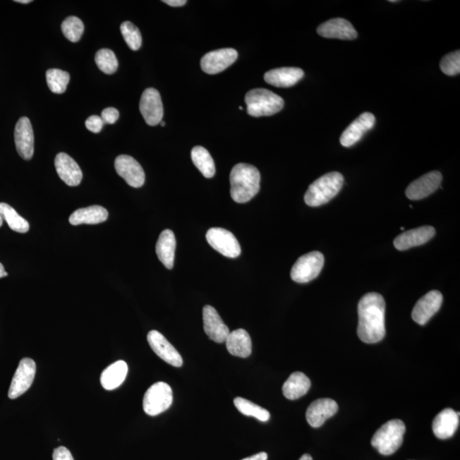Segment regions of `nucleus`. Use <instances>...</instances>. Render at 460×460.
Wrapping results in <instances>:
<instances>
[{
	"mask_svg": "<svg viewBox=\"0 0 460 460\" xmlns=\"http://www.w3.org/2000/svg\"><path fill=\"white\" fill-rule=\"evenodd\" d=\"M267 459H268V454L265 453V452H262V453L250 456V457L246 458L242 460H267Z\"/></svg>",
	"mask_w": 460,
	"mask_h": 460,
	"instance_id": "obj_42",
	"label": "nucleus"
},
{
	"mask_svg": "<svg viewBox=\"0 0 460 460\" xmlns=\"http://www.w3.org/2000/svg\"><path fill=\"white\" fill-rule=\"evenodd\" d=\"M203 322L205 334L216 343H224L229 334V329L225 325L217 311L210 305L203 308Z\"/></svg>",
	"mask_w": 460,
	"mask_h": 460,
	"instance_id": "obj_20",
	"label": "nucleus"
},
{
	"mask_svg": "<svg viewBox=\"0 0 460 460\" xmlns=\"http://www.w3.org/2000/svg\"><path fill=\"white\" fill-rule=\"evenodd\" d=\"M14 137L16 149L20 157L30 160L35 152V135L30 119H20L15 127Z\"/></svg>",
	"mask_w": 460,
	"mask_h": 460,
	"instance_id": "obj_16",
	"label": "nucleus"
},
{
	"mask_svg": "<svg viewBox=\"0 0 460 460\" xmlns=\"http://www.w3.org/2000/svg\"><path fill=\"white\" fill-rule=\"evenodd\" d=\"M84 23L76 16H68L61 23V31L63 35L71 42L80 41L84 34Z\"/></svg>",
	"mask_w": 460,
	"mask_h": 460,
	"instance_id": "obj_34",
	"label": "nucleus"
},
{
	"mask_svg": "<svg viewBox=\"0 0 460 460\" xmlns=\"http://www.w3.org/2000/svg\"><path fill=\"white\" fill-rule=\"evenodd\" d=\"M310 386V380L305 373L296 372L283 385V395L289 400H297L309 392Z\"/></svg>",
	"mask_w": 460,
	"mask_h": 460,
	"instance_id": "obj_28",
	"label": "nucleus"
},
{
	"mask_svg": "<svg viewBox=\"0 0 460 460\" xmlns=\"http://www.w3.org/2000/svg\"><path fill=\"white\" fill-rule=\"evenodd\" d=\"M443 301L439 291H430L416 303L412 312V318L418 325L424 326L440 310Z\"/></svg>",
	"mask_w": 460,
	"mask_h": 460,
	"instance_id": "obj_14",
	"label": "nucleus"
},
{
	"mask_svg": "<svg viewBox=\"0 0 460 460\" xmlns=\"http://www.w3.org/2000/svg\"><path fill=\"white\" fill-rule=\"evenodd\" d=\"M160 125H162V126H166V122L165 121H162V122H160Z\"/></svg>",
	"mask_w": 460,
	"mask_h": 460,
	"instance_id": "obj_47",
	"label": "nucleus"
},
{
	"mask_svg": "<svg viewBox=\"0 0 460 460\" xmlns=\"http://www.w3.org/2000/svg\"><path fill=\"white\" fill-rule=\"evenodd\" d=\"M0 215L9 227L18 233H27L30 230V224L20 217L14 208L6 203H0Z\"/></svg>",
	"mask_w": 460,
	"mask_h": 460,
	"instance_id": "obj_31",
	"label": "nucleus"
},
{
	"mask_svg": "<svg viewBox=\"0 0 460 460\" xmlns=\"http://www.w3.org/2000/svg\"><path fill=\"white\" fill-rule=\"evenodd\" d=\"M120 117V113L116 109L107 108L102 112V120L104 124H114Z\"/></svg>",
	"mask_w": 460,
	"mask_h": 460,
	"instance_id": "obj_39",
	"label": "nucleus"
},
{
	"mask_svg": "<svg viewBox=\"0 0 460 460\" xmlns=\"http://www.w3.org/2000/svg\"><path fill=\"white\" fill-rule=\"evenodd\" d=\"M16 2L20 4H30L32 2V0H16Z\"/></svg>",
	"mask_w": 460,
	"mask_h": 460,
	"instance_id": "obj_45",
	"label": "nucleus"
},
{
	"mask_svg": "<svg viewBox=\"0 0 460 460\" xmlns=\"http://www.w3.org/2000/svg\"><path fill=\"white\" fill-rule=\"evenodd\" d=\"M260 172L255 167L240 163L230 172V195L237 203H246L260 190Z\"/></svg>",
	"mask_w": 460,
	"mask_h": 460,
	"instance_id": "obj_2",
	"label": "nucleus"
},
{
	"mask_svg": "<svg viewBox=\"0 0 460 460\" xmlns=\"http://www.w3.org/2000/svg\"><path fill=\"white\" fill-rule=\"evenodd\" d=\"M128 373V365L124 361H118L107 368L101 375V384L107 390L120 387Z\"/></svg>",
	"mask_w": 460,
	"mask_h": 460,
	"instance_id": "obj_29",
	"label": "nucleus"
},
{
	"mask_svg": "<svg viewBox=\"0 0 460 460\" xmlns=\"http://www.w3.org/2000/svg\"><path fill=\"white\" fill-rule=\"evenodd\" d=\"M235 49L227 48L213 51L205 54L200 61L201 69L208 75H216L228 68L237 60Z\"/></svg>",
	"mask_w": 460,
	"mask_h": 460,
	"instance_id": "obj_12",
	"label": "nucleus"
},
{
	"mask_svg": "<svg viewBox=\"0 0 460 460\" xmlns=\"http://www.w3.org/2000/svg\"><path fill=\"white\" fill-rule=\"evenodd\" d=\"M459 425V413L452 408L442 410L435 418L432 424L433 432L439 439L445 440L455 434Z\"/></svg>",
	"mask_w": 460,
	"mask_h": 460,
	"instance_id": "obj_23",
	"label": "nucleus"
},
{
	"mask_svg": "<svg viewBox=\"0 0 460 460\" xmlns=\"http://www.w3.org/2000/svg\"><path fill=\"white\" fill-rule=\"evenodd\" d=\"M36 364L30 358H24L20 361L10 386L8 397L16 399L27 392L31 387L35 380Z\"/></svg>",
	"mask_w": 460,
	"mask_h": 460,
	"instance_id": "obj_9",
	"label": "nucleus"
},
{
	"mask_svg": "<svg viewBox=\"0 0 460 460\" xmlns=\"http://www.w3.org/2000/svg\"><path fill=\"white\" fill-rule=\"evenodd\" d=\"M435 235V229L432 226H423L402 233L394 241V246L398 250H405L414 246L424 245L432 239Z\"/></svg>",
	"mask_w": 460,
	"mask_h": 460,
	"instance_id": "obj_22",
	"label": "nucleus"
},
{
	"mask_svg": "<svg viewBox=\"0 0 460 460\" xmlns=\"http://www.w3.org/2000/svg\"><path fill=\"white\" fill-rule=\"evenodd\" d=\"M245 102L248 113L253 117L270 116L280 112L284 100L267 89H254L246 93Z\"/></svg>",
	"mask_w": 460,
	"mask_h": 460,
	"instance_id": "obj_5",
	"label": "nucleus"
},
{
	"mask_svg": "<svg viewBox=\"0 0 460 460\" xmlns=\"http://www.w3.org/2000/svg\"><path fill=\"white\" fill-rule=\"evenodd\" d=\"M176 246V242L174 233L171 229L164 230L159 235L155 249L159 261L168 270L174 268Z\"/></svg>",
	"mask_w": 460,
	"mask_h": 460,
	"instance_id": "obj_25",
	"label": "nucleus"
},
{
	"mask_svg": "<svg viewBox=\"0 0 460 460\" xmlns=\"http://www.w3.org/2000/svg\"><path fill=\"white\" fill-rule=\"evenodd\" d=\"M441 71L449 76H454L460 73V52L455 51L442 57L440 63Z\"/></svg>",
	"mask_w": 460,
	"mask_h": 460,
	"instance_id": "obj_37",
	"label": "nucleus"
},
{
	"mask_svg": "<svg viewBox=\"0 0 460 460\" xmlns=\"http://www.w3.org/2000/svg\"><path fill=\"white\" fill-rule=\"evenodd\" d=\"M53 460H75L73 458L71 451L65 447H57L53 452Z\"/></svg>",
	"mask_w": 460,
	"mask_h": 460,
	"instance_id": "obj_40",
	"label": "nucleus"
},
{
	"mask_svg": "<svg viewBox=\"0 0 460 460\" xmlns=\"http://www.w3.org/2000/svg\"><path fill=\"white\" fill-rule=\"evenodd\" d=\"M376 119L375 115L365 112L351 123L340 137L341 145L350 147L358 143L363 135L375 126Z\"/></svg>",
	"mask_w": 460,
	"mask_h": 460,
	"instance_id": "obj_17",
	"label": "nucleus"
},
{
	"mask_svg": "<svg viewBox=\"0 0 460 460\" xmlns=\"http://www.w3.org/2000/svg\"><path fill=\"white\" fill-rule=\"evenodd\" d=\"M305 76V72L299 68H280L272 69L265 75L267 83L275 87H291Z\"/></svg>",
	"mask_w": 460,
	"mask_h": 460,
	"instance_id": "obj_24",
	"label": "nucleus"
},
{
	"mask_svg": "<svg viewBox=\"0 0 460 460\" xmlns=\"http://www.w3.org/2000/svg\"><path fill=\"white\" fill-rule=\"evenodd\" d=\"M139 109L147 125L155 126L162 121L163 104L157 90L147 88L143 92Z\"/></svg>",
	"mask_w": 460,
	"mask_h": 460,
	"instance_id": "obj_10",
	"label": "nucleus"
},
{
	"mask_svg": "<svg viewBox=\"0 0 460 460\" xmlns=\"http://www.w3.org/2000/svg\"><path fill=\"white\" fill-rule=\"evenodd\" d=\"M344 176L339 172H329L311 183L305 195L309 207H320L329 202L342 190Z\"/></svg>",
	"mask_w": 460,
	"mask_h": 460,
	"instance_id": "obj_3",
	"label": "nucleus"
},
{
	"mask_svg": "<svg viewBox=\"0 0 460 460\" xmlns=\"http://www.w3.org/2000/svg\"><path fill=\"white\" fill-rule=\"evenodd\" d=\"M109 217V212L101 205H92L85 208L78 209L69 217L72 225L98 224L104 223Z\"/></svg>",
	"mask_w": 460,
	"mask_h": 460,
	"instance_id": "obj_27",
	"label": "nucleus"
},
{
	"mask_svg": "<svg viewBox=\"0 0 460 460\" xmlns=\"http://www.w3.org/2000/svg\"><path fill=\"white\" fill-rule=\"evenodd\" d=\"M339 410V405L329 398L316 400L310 405L306 412V420L313 428L323 425L328 418L335 416Z\"/></svg>",
	"mask_w": 460,
	"mask_h": 460,
	"instance_id": "obj_19",
	"label": "nucleus"
},
{
	"mask_svg": "<svg viewBox=\"0 0 460 460\" xmlns=\"http://www.w3.org/2000/svg\"><path fill=\"white\" fill-rule=\"evenodd\" d=\"M359 323L357 334L365 344H376L385 338V301L383 296L369 293L358 303Z\"/></svg>",
	"mask_w": 460,
	"mask_h": 460,
	"instance_id": "obj_1",
	"label": "nucleus"
},
{
	"mask_svg": "<svg viewBox=\"0 0 460 460\" xmlns=\"http://www.w3.org/2000/svg\"><path fill=\"white\" fill-rule=\"evenodd\" d=\"M95 61L98 68L106 75H113L118 69V60L114 52L102 49L96 53Z\"/></svg>",
	"mask_w": 460,
	"mask_h": 460,
	"instance_id": "obj_35",
	"label": "nucleus"
},
{
	"mask_svg": "<svg viewBox=\"0 0 460 460\" xmlns=\"http://www.w3.org/2000/svg\"><path fill=\"white\" fill-rule=\"evenodd\" d=\"M207 241L212 248L230 258L239 257L241 248L235 236L229 230L222 228H212L207 233Z\"/></svg>",
	"mask_w": 460,
	"mask_h": 460,
	"instance_id": "obj_8",
	"label": "nucleus"
},
{
	"mask_svg": "<svg viewBox=\"0 0 460 460\" xmlns=\"http://www.w3.org/2000/svg\"><path fill=\"white\" fill-rule=\"evenodd\" d=\"M104 126V122L97 115H92V116L89 117L85 121L86 128L93 133H99Z\"/></svg>",
	"mask_w": 460,
	"mask_h": 460,
	"instance_id": "obj_38",
	"label": "nucleus"
},
{
	"mask_svg": "<svg viewBox=\"0 0 460 460\" xmlns=\"http://www.w3.org/2000/svg\"><path fill=\"white\" fill-rule=\"evenodd\" d=\"M2 224H3V219L1 215H0V227H1Z\"/></svg>",
	"mask_w": 460,
	"mask_h": 460,
	"instance_id": "obj_46",
	"label": "nucleus"
},
{
	"mask_svg": "<svg viewBox=\"0 0 460 460\" xmlns=\"http://www.w3.org/2000/svg\"><path fill=\"white\" fill-rule=\"evenodd\" d=\"M236 408L246 416H252L258 418L262 422H267L270 418V413L268 410L254 404L253 402L245 399V398L237 397L234 400Z\"/></svg>",
	"mask_w": 460,
	"mask_h": 460,
	"instance_id": "obj_32",
	"label": "nucleus"
},
{
	"mask_svg": "<svg viewBox=\"0 0 460 460\" xmlns=\"http://www.w3.org/2000/svg\"><path fill=\"white\" fill-rule=\"evenodd\" d=\"M163 3L167 4L168 6L172 7H181L186 6L187 1L186 0H164Z\"/></svg>",
	"mask_w": 460,
	"mask_h": 460,
	"instance_id": "obj_41",
	"label": "nucleus"
},
{
	"mask_svg": "<svg viewBox=\"0 0 460 460\" xmlns=\"http://www.w3.org/2000/svg\"><path fill=\"white\" fill-rule=\"evenodd\" d=\"M8 274L6 272L5 268H4L3 265L0 262V278L7 277Z\"/></svg>",
	"mask_w": 460,
	"mask_h": 460,
	"instance_id": "obj_43",
	"label": "nucleus"
},
{
	"mask_svg": "<svg viewBox=\"0 0 460 460\" xmlns=\"http://www.w3.org/2000/svg\"><path fill=\"white\" fill-rule=\"evenodd\" d=\"M442 181L440 171L429 172L409 184L406 190V195L412 200L425 199L440 188Z\"/></svg>",
	"mask_w": 460,
	"mask_h": 460,
	"instance_id": "obj_13",
	"label": "nucleus"
},
{
	"mask_svg": "<svg viewBox=\"0 0 460 460\" xmlns=\"http://www.w3.org/2000/svg\"><path fill=\"white\" fill-rule=\"evenodd\" d=\"M322 253L312 252L299 258L291 270V278L297 283H308L318 277L324 265Z\"/></svg>",
	"mask_w": 460,
	"mask_h": 460,
	"instance_id": "obj_7",
	"label": "nucleus"
},
{
	"mask_svg": "<svg viewBox=\"0 0 460 460\" xmlns=\"http://www.w3.org/2000/svg\"><path fill=\"white\" fill-rule=\"evenodd\" d=\"M193 163L205 178H212L215 175L216 167L212 155L203 147L196 146L191 151Z\"/></svg>",
	"mask_w": 460,
	"mask_h": 460,
	"instance_id": "obj_30",
	"label": "nucleus"
},
{
	"mask_svg": "<svg viewBox=\"0 0 460 460\" xmlns=\"http://www.w3.org/2000/svg\"><path fill=\"white\" fill-rule=\"evenodd\" d=\"M320 36L327 39L353 40L357 38V32L348 20L334 18L320 24L317 28Z\"/></svg>",
	"mask_w": 460,
	"mask_h": 460,
	"instance_id": "obj_18",
	"label": "nucleus"
},
{
	"mask_svg": "<svg viewBox=\"0 0 460 460\" xmlns=\"http://www.w3.org/2000/svg\"><path fill=\"white\" fill-rule=\"evenodd\" d=\"M174 401V394L169 385L158 382L147 390L143 397V410L150 416L165 412Z\"/></svg>",
	"mask_w": 460,
	"mask_h": 460,
	"instance_id": "obj_6",
	"label": "nucleus"
},
{
	"mask_svg": "<svg viewBox=\"0 0 460 460\" xmlns=\"http://www.w3.org/2000/svg\"><path fill=\"white\" fill-rule=\"evenodd\" d=\"M69 80H71L69 73L61 69L52 68L47 72L48 87L53 93H64L67 90Z\"/></svg>",
	"mask_w": 460,
	"mask_h": 460,
	"instance_id": "obj_33",
	"label": "nucleus"
},
{
	"mask_svg": "<svg viewBox=\"0 0 460 460\" xmlns=\"http://www.w3.org/2000/svg\"><path fill=\"white\" fill-rule=\"evenodd\" d=\"M115 170L128 186L141 188L145 183V174L140 164L131 156H118L114 162Z\"/></svg>",
	"mask_w": 460,
	"mask_h": 460,
	"instance_id": "obj_11",
	"label": "nucleus"
},
{
	"mask_svg": "<svg viewBox=\"0 0 460 460\" xmlns=\"http://www.w3.org/2000/svg\"><path fill=\"white\" fill-rule=\"evenodd\" d=\"M299 460H313L310 454H303Z\"/></svg>",
	"mask_w": 460,
	"mask_h": 460,
	"instance_id": "obj_44",
	"label": "nucleus"
},
{
	"mask_svg": "<svg viewBox=\"0 0 460 460\" xmlns=\"http://www.w3.org/2000/svg\"><path fill=\"white\" fill-rule=\"evenodd\" d=\"M55 167L60 178L68 186H80L83 174L80 167L71 156L65 153H59L56 156Z\"/></svg>",
	"mask_w": 460,
	"mask_h": 460,
	"instance_id": "obj_21",
	"label": "nucleus"
},
{
	"mask_svg": "<svg viewBox=\"0 0 460 460\" xmlns=\"http://www.w3.org/2000/svg\"><path fill=\"white\" fill-rule=\"evenodd\" d=\"M121 31L126 43L131 50L138 51L142 47V35L140 30L133 23L125 22L121 24Z\"/></svg>",
	"mask_w": 460,
	"mask_h": 460,
	"instance_id": "obj_36",
	"label": "nucleus"
},
{
	"mask_svg": "<svg viewBox=\"0 0 460 460\" xmlns=\"http://www.w3.org/2000/svg\"><path fill=\"white\" fill-rule=\"evenodd\" d=\"M229 354L241 358H246L252 354V339L248 332L237 329L229 332L225 341Z\"/></svg>",
	"mask_w": 460,
	"mask_h": 460,
	"instance_id": "obj_26",
	"label": "nucleus"
},
{
	"mask_svg": "<svg viewBox=\"0 0 460 460\" xmlns=\"http://www.w3.org/2000/svg\"><path fill=\"white\" fill-rule=\"evenodd\" d=\"M405 431V424L400 420L386 422L373 435L372 446L382 455L395 454L404 442Z\"/></svg>",
	"mask_w": 460,
	"mask_h": 460,
	"instance_id": "obj_4",
	"label": "nucleus"
},
{
	"mask_svg": "<svg viewBox=\"0 0 460 460\" xmlns=\"http://www.w3.org/2000/svg\"><path fill=\"white\" fill-rule=\"evenodd\" d=\"M147 339L152 350L166 363L176 368H180L183 364L178 351L160 332L152 330L147 334Z\"/></svg>",
	"mask_w": 460,
	"mask_h": 460,
	"instance_id": "obj_15",
	"label": "nucleus"
}]
</instances>
